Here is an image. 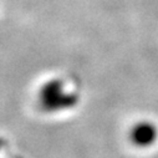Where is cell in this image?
Segmentation results:
<instances>
[{"mask_svg":"<svg viewBox=\"0 0 158 158\" xmlns=\"http://www.w3.org/2000/svg\"><path fill=\"white\" fill-rule=\"evenodd\" d=\"M43 102L44 106L50 110L66 108L75 103V97L65 95L62 91V85L60 82H51L44 89Z\"/></svg>","mask_w":158,"mask_h":158,"instance_id":"cell-1","label":"cell"},{"mask_svg":"<svg viewBox=\"0 0 158 158\" xmlns=\"http://www.w3.org/2000/svg\"><path fill=\"white\" fill-rule=\"evenodd\" d=\"M157 133L158 132L152 123L142 122L133 127L131 132V138H132V142L136 143L137 146L147 147V146H151L156 141Z\"/></svg>","mask_w":158,"mask_h":158,"instance_id":"cell-2","label":"cell"}]
</instances>
